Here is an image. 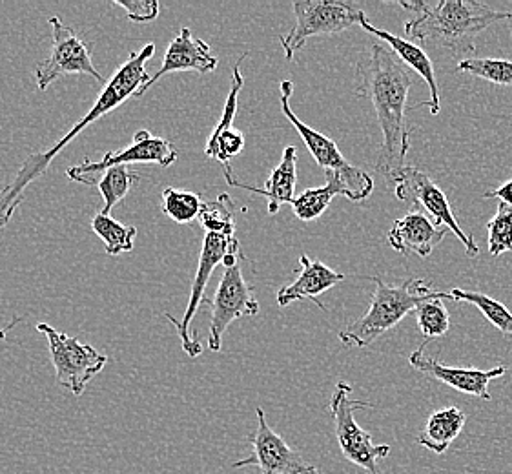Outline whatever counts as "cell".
<instances>
[{"mask_svg": "<svg viewBox=\"0 0 512 474\" xmlns=\"http://www.w3.org/2000/svg\"><path fill=\"white\" fill-rule=\"evenodd\" d=\"M359 97L369 99L381 128L376 170L396 181L407 166L410 152V128L405 119L412 75L400 57L387 44L374 42L369 53L356 64Z\"/></svg>", "mask_w": 512, "mask_h": 474, "instance_id": "obj_1", "label": "cell"}, {"mask_svg": "<svg viewBox=\"0 0 512 474\" xmlns=\"http://www.w3.org/2000/svg\"><path fill=\"white\" fill-rule=\"evenodd\" d=\"M154 53V42H148L139 52L130 53V57L121 64V68L117 72L113 73L112 79L101 90L99 97L95 99V103L90 108V112L84 115L81 121L75 124L72 130L64 135L61 141H57L52 148H48L41 154H31L26 157V161L22 163L21 168L13 177V181L10 185L4 186L0 192V228H4L10 223L15 210L19 208L26 197L28 186L48 172L53 159L61 154L70 141L81 134L84 128L92 126L95 121L103 119L104 115L119 108L128 97L137 95L144 84L150 81L152 75L146 72V62L154 57Z\"/></svg>", "mask_w": 512, "mask_h": 474, "instance_id": "obj_2", "label": "cell"}, {"mask_svg": "<svg viewBox=\"0 0 512 474\" xmlns=\"http://www.w3.org/2000/svg\"><path fill=\"white\" fill-rule=\"evenodd\" d=\"M401 8L414 17L405 24L412 41L431 42L454 53H474V41L482 31L496 22L512 19V11H496L474 0H440V2H400Z\"/></svg>", "mask_w": 512, "mask_h": 474, "instance_id": "obj_3", "label": "cell"}, {"mask_svg": "<svg viewBox=\"0 0 512 474\" xmlns=\"http://www.w3.org/2000/svg\"><path fill=\"white\" fill-rule=\"evenodd\" d=\"M369 279L376 285V290L370 299L367 314L339 332V341L345 347H356V349L369 347L370 343L378 340L379 336L400 325L410 312H416L425 301H431V299H451L452 301L451 292L432 290L431 281H425V279H405L396 287L385 283V279L379 276Z\"/></svg>", "mask_w": 512, "mask_h": 474, "instance_id": "obj_4", "label": "cell"}, {"mask_svg": "<svg viewBox=\"0 0 512 474\" xmlns=\"http://www.w3.org/2000/svg\"><path fill=\"white\" fill-rule=\"evenodd\" d=\"M350 394L352 387L349 383L339 382L328 405V411L334 420V433L339 449L350 464L361 467L365 473L381 474L378 462L389 458L390 445L374 444L372 436L359 427V423L356 422V411L372 409V405L361 400H352Z\"/></svg>", "mask_w": 512, "mask_h": 474, "instance_id": "obj_5", "label": "cell"}, {"mask_svg": "<svg viewBox=\"0 0 512 474\" xmlns=\"http://www.w3.org/2000/svg\"><path fill=\"white\" fill-rule=\"evenodd\" d=\"M296 26L285 37H279L287 61H292L308 39L319 35H334L361 26L365 11L354 2L336 0H301L294 2Z\"/></svg>", "mask_w": 512, "mask_h": 474, "instance_id": "obj_6", "label": "cell"}, {"mask_svg": "<svg viewBox=\"0 0 512 474\" xmlns=\"http://www.w3.org/2000/svg\"><path fill=\"white\" fill-rule=\"evenodd\" d=\"M279 92H281V112L296 128L297 134L303 139V143L312 157L316 159V163L325 172H334V174L347 177L350 201H365L374 190V179L367 172H363L361 168L350 165L349 161L339 152L338 145L330 137L310 128L292 112V108H290V97L294 93L292 81H283L279 84Z\"/></svg>", "mask_w": 512, "mask_h": 474, "instance_id": "obj_7", "label": "cell"}, {"mask_svg": "<svg viewBox=\"0 0 512 474\" xmlns=\"http://www.w3.org/2000/svg\"><path fill=\"white\" fill-rule=\"evenodd\" d=\"M37 330L48 340L57 383L75 396H82L93 376L106 367L108 356L92 345H84L77 338L53 329L48 323H39Z\"/></svg>", "mask_w": 512, "mask_h": 474, "instance_id": "obj_8", "label": "cell"}, {"mask_svg": "<svg viewBox=\"0 0 512 474\" xmlns=\"http://www.w3.org/2000/svg\"><path fill=\"white\" fill-rule=\"evenodd\" d=\"M179 157V150L163 137H155L148 130H139L134 137V143L123 148L121 152H108L101 161L84 159L81 165L70 166L66 177L82 185H97L99 177L113 166H130L134 163L166 166L174 165Z\"/></svg>", "mask_w": 512, "mask_h": 474, "instance_id": "obj_9", "label": "cell"}, {"mask_svg": "<svg viewBox=\"0 0 512 474\" xmlns=\"http://www.w3.org/2000/svg\"><path fill=\"white\" fill-rule=\"evenodd\" d=\"M52 52L46 61L35 68V79L41 92L62 75H90L95 81H103V75L95 68L92 59V44L82 41L75 31L62 22L61 17H52Z\"/></svg>", "mask_w": 512, "mask_h": 474, "instance_id": "obj_10", "label": "cell"}, {"mask_svg": "<svg viewBox=\"0 0 512 474\" xmlns=\"http://www.w3.org/2000/svg\"><path fill=\"white\" fill-rule=\"evenodd\" d=\"M396 197L405 203L420 205L438 227L449 228L463 243L469 258H476L480 254V248L474 243V239L467 236L460 227L445 192L432 181L429 174L414 166H405L396 179Z\"/></svg>", "mask_w": 512, "mask_h": 474, "instance_id": "obj_11", "label": "cell"}, {"mask_svg": "<svg viewBox=\"0 0 512 474\" xmlns=\"http://www.w3.org/2000/svg\"><path fill=\"white\" fill-rule=\"evenodd\" d=\"M210 351H221V341L226 329L241 318H252L259 312V303L254 296L252 285L243 276V270L237 263L236 267L225 268V274L216 290V296L210 301Z\"/></svg>", "mask_w": 512, "mask_h": 474, "instance_id": "obj_12", "label": "cell"}, {"mask_svg": "<svg viewBox=\"0 0 512 474\" xmlns=\"http://www.w3.org/2000/svg\"><path fill=\"white\" fill-rule=\"evenodd\" d=\"M256 413V433L250 436L252 454L232 467H257L261 474H323L316 465L308 464L281 434H277L268 425L267 416L261 407Z\"/></svg>", "mask_w": 512, "mask_h": 474, "instance_id": "obj_13", "label": "cell"}, {"mask_svg": "<svg viewBox=\"0 0 512 474\" xmlns=\"http://www.w3.org/2000/svg\"><path fill=\"white\" fill-rule=\"evenodd\" d=\"M232 252H241V245L237 241V237L217 236V234H205L203 239V247H201V254H199V265L195 270L194 283H192V290H190V301L185 310L183 320L177 321L174 316L166 314V318L172 321L179 338L183 341V351L190 356V358H197L203 347L201 343L195 340V336H190V323L194 321L197 310L201 307V303L205 301V290L208 281L212 278V272L216 270L217 265H223V259L226 254Z\"/></svg>", "mask_w": 512, "mask_h": 474, "instance_id": "obj_14", "label": "cell"}, {"mask_svg": "<svg viewBox=\"0 0 512 474\" xmlns=\"http://www.w3.org/2000/svg\"><path fill=\"white\" fill-rule=\"evenodd\" d=\"M423 347L421 345L418 351L410 354V365L420 371L421 374L434 378L440 383H445L452 387L454 391L463 392V394H469V396H476L480 400L489 402L491 400V392H489V383L492 380H498L502 378L503 374L507 372V369L503 365L494 367L491 371H480V369H454L445 365L443 361L438 358H431V356H425L423 354Z\"/></svg>", "mask_w": 512, "mask_h": 474, "instance_id": "obj_15", "label": "cell"}, {"mask_svg": "<svg viewBox=\"0 0 512 474\" xmlns=\"http://www.w3.org/2000/svg\"><path fill=\"white\" fill-rule=\"evenodd\" d=\"M219 66V59L212 55L210 46L205 41L194 37L190 28H183L174 41L170 42L168 50L164 53L163 64L144 84L135 97H143L146 90H150L161 77L175 72L212 73Z\"/></svg>", "mask_w": 512, "mask_h": 474, "instance_id": "obj_16", "label": "cell"}, {"mask_svg": "<svg viewBox=\"0 0 512 474\" xmlns=\"http://www.w3.org/2000/svg\"><path fill=\"white\" fill-rule=\"evenodd\" d=\"M447 228L438 227L431 217L423 212H410L405 217L398 219L389 230L390 247L403 256H420L429 258L434 248L445 239Z\"/></svg>", "mask_w": 512, "mask_h": 474, "instance_id": "obj_17", "label": "cell"}, {"mask_svg": "<svg viewBox=\"0 0 512 474\" xmlns=\"http://www.w3.org/2000/svg\"><path fill=\"white\" fill-rule=\"evenodd\" d=\"M299 265H301V272L296 281L277 292V305L288 307L294 301L310 299L318 305L319 309L325 310L323 303L319 301V296L341 283L345 279V274H339L318 259L308 258L307 254L299 256Z\"/></svg>", "mask_w": 512, "mask_h": 474, "instance_id": "obj_18", "label": "cell"}, {"mask_svg": "<svg viewBox=\"0 0 512 474\" xmlns=\"http://www.w3.org/2000/svg\"><path fill=\"white\" fill-rule=\"evenodd\" d=\"M296 161V146H287L285 152H283V157H281V163L274 168V172L270 174L263 188H257V186H250L237 181L234 174H232L230 166L225 168L226 183L230 186L243 188V190H250V192L259 194V196L267 197L268 212L270 214H277L281 205H292V201H294L297 183Z\"/></svg>", "mask_w": 512, "mask_h": 474, "instance_id": "obj_19", "label": "cell"}, {"mask_svg": "<svg viewBox=\"0 0 512 474\" xmlns=\"http://www.w3.org/2000/svg\"><path fill=\"white\" fill-rule=\"evenodd\" d=\"M361 28L367 31V33H370V35L378 37L379 41H385V44L389 46L392 52L400 57L403 64H405L409 70L423 77V81L427 83L429 90H431V101H427V103L423 104L429 106L432 115L440 114V88H438L434 64H432L431 59H429V55L423 52L420 46L414 44V42L405 41V39H401V37L392 35L389 31L378 30L376 26H372V24L367 21V17H363Z\"/></svg>", "mask_w": 512, "mask_h": 474, "instance_id": "obj_20", "label": "cell"}, {"mask_svg": "<svg viewBox=\"0 0 512 474\" xmlns=\"http://www.w3.org/2000/svg\"><path fill=\"white\" fill-rule=\"evenodd\" d=\"M467 423V414L458 407H445L429 416L423 431L418 434V444L434 454L447 453L452 442L460 436Z\"/></svg>", "mask_w": 512, "mask_h": 474, "instance_id": "obj_21", "label": "cell"}, {"mask_svg": "<svg viewBox=\"0 0 512 474\" xmlns=\"http://www.w3.org/2000/svg\"><path fill=\"white\" fill-rule=\"evenodd\" d=\"M341 194L345 196L343 181L334 172H327V185L321 186V188H308L303 194L294 197L290 207L294 210L297 219L316 221L327 210L332 199Z\"/></svg>", "mask_w": 512, "mask_h": 474, "instance_id": "obj_22", "label": "cell"}, {"mask_svg": "<svg viewBox=\"0 0 512 474\" xmlns=\"http://www.w3.org/2000/svg\"><path fill=\"white\" fill-rule=\"evenodd\" d=\"M141 179L137 172H132L130 166H113L110 170H106L97 181L99 194L103 196L104 205L101 208V214L110 216L113 207L117 203H121L124 197L130 194L132 186Z\"/></svg>", "mask_w": 512, "mask_h": 474, "instance_id": "obj_23", "label": "cell"}, {"mask_svg": "<svg viewBox=\"0 0 512 474\" xmlns=\"http://www.w3.org/2000/svg\"><path fill=\"white\" fill-rule=\"evenodd\" d=\"M92 230L99 239H103L106 254L110 256H121L124 252L134 250L137 228L126 227L112 216H104L101 212L93 216Z\"/></svg>", "mask_w": 512, "mask_h": 474, "instance_id": "obj_24", "label": "cell"}, {"mask_svg": "<svg viewBox=\"0 0 512 474\" xmlns=\"http://www.w3.org/2000/svg\"><path fill=\"white\" fill-rule=\"evenodd\" d=\"M199 225L203 227L206 234H217V236H236V214H234V201L228 194L208 201L203 205L199 214Z\"/></svg>", "mask_w": 512, "mask_h": 474, "instance_id": "obj_25", "label": "cell"}, {"mask_svg": "<svg viewBox=\"0 0 512 474\" xmlns=\"http://www.w3.org/2000/svg\"><path fill=\"white\" fill-rule=\"evenodd\" d=\"M452 301H465L472 303L474 307L482 310L483 316L487 321H491L496 329L502 332L505 338L512 340V314L503 303L496 299L489 298L482 292H472V290H451Z\"/></svg>", "mask_w": 512, "mask_h": 474, "instance_id": "obj_26", "label": "cell"}, {"mask_svg": "<svg viewBox=\"0 0 512 474\" xmlns=\"http://www.w3.org/2000/svg\"><path fill=\"white\" fill-rule=\"evenodd\" d=\"M161 199H163L164 214L179 225L194 223L195 219H199V214L205 205L199 194L190 190L172 188V186L164 188Z\"/></svg>", "mask_w": 512, "mask_h": 474, "instance_id": "obj_27", "label": "cell"}, {"mask_svg": "<svg viewBox=\"0 0 512 474\" xmlns=\"http://www.w3.org/2000/svg\"><path fill=\"white\" fill-rule=\"evenodd\" d=\"M458 72L498 86H512V61L507 59H463L458 62Z\"/></svg>", "mask_w": 512, "mask_h": 474, "instance_id": "obj_28", "label": "cell"}, {"mask_svg": "<svg viewBox=\"0 0 512 474\" xmlns=\"http://www.w3.org/2000/svg\"><path fill=\"white\" fill-rule=\"evenodd\" d=\"M416 321H418V329L427 340L441 338L451 329V314L441 303V299H431L421 303L416 310Z\"/></svg>", "mask_w": 512, "mask_h": 474, "instance_id": "obj_29", "label": "cell"}, {"mask_svg": "<svg viewBox=\"0 0 512 474\" xmlns=\"http://www.w3.org/2000/svg\"><path fill=\"white\" fill-rule=\"evenodd\" d=\"M489 232V252L492 256H502L512 250V208L498 205L496 214L487 223Z\"/></svg>", "mask_w": 512, "mask_h": 474, "instance_id": "obj_30", "label": "cell"}, {"mask_svg": "<svg viewBox=\"0 0 512 474\" xmlns=\"http://www.w3.org/2000/svg\"><path fill=\"white\" fill-rule=\"evenodd\" d=\"M243 148H245V135L234 128L219 137H210L206 143L205 154L216 159L226 168L236 155L243 152Z\"/></svg>", "mask_w": 512, "mask_h": 474, "instance_id": "obj_31", "label": "cell"}, {"mask_svg": "<svg viewBox=\"0 0 512 474\" xmlns=\"http://www.w3.org/2000/svg\"><path fill=\"white\" fill-rule=\"evenodd\" d=\"M115 6L128 13V19L134 22H152L157 19L161 4L157 0H113Z\"/></svg>", "mask_w": 512, "mask_h": 474, "instance_id": "obj_32", "label": "cell"}, {"mask_svg": "<svg viewBox=\"0 0 512 474\" xmlns=\"http://www.w3.org/2000/svg\"><path fill=\"white\" fill-rule=\"evenodd\" d=\"M485 199H498L505 207L512 208V179L485 194Z\"/></svg>", "mask_w": 512, "mask_h": 474, "instance_id": "obj_33", "label": "cell"}, {"mask_svg": "<svg viewBox=\"0 0 512 474\" xmlns=\"http://www.w3.org/2000/svg\"><path fill=\"white\" fill-rule=\"evenodd\" d=\"M21 320L22 318H15V320H11L10 323L4 327V329H0V341L4 340V338H6V334H8L11 329H15Z\"/></svg>", "mask_w": 512, "mask_h": 474, "instance_id": "obj_34", "label": "cell"}]
</instances>
